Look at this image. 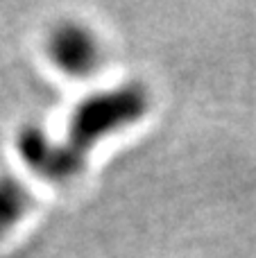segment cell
Listing matches in <instances>:
<instances>
[{
  "instance_id": "obj_1",
  "label": "cell",
  "mask_w": 256,
  "mask_h": 258,
  "mask_svg": "<svg viewBox=\"0 0 256 258\" xmlns=\"http://www.w3.org/2000/svg\"><path fill=\"white\" fill-rule=\"evenodd\" d=\"M148 107V91L141 84H122L118 89L91 95L73 111L63 145L80 163H86V154L100 138L143 118Z\"/></svg>"
},
{
  "instance_id": "obj_2",
  "label": "cell",
  "mask_w": 256,
  "mask_h": 258,
  "mask_svg": "<svg viewBox=\"0 0 256 258\" xmlns=\"http://www.w3.org/2000/svg\"><path fill=\"white\" fill-rule=\"evenodd\" d=\"M16 152L27 168L50 181H68L84 168L61 141H52L36 125H25L18 132Z\"/></svg>"
},
{
  "instance_id": "obj_3",
  "label": "cell",
  "mask_w": 256,
  "mask_h": 258,
  "mask_svg": "<svg viewBox=\"0 0 256 258\" xmlns=\"http://www.w3.org/2000/svg\"><path fill=\"white\" fill-rule=\"evenodd\" d=\"M48 54L59 71L75 77L89 75L100 61L98 41L80 23H59L48 36Z\"/></svg>"
},
{
  "instance_id": "obj_4",
  "label": "cell",
  "mask_w": 256,
  "mask_h": 258,
  "mask_svg": "<svg viewBox=\"0 0 256 258\" xmlns=\"http://www.w3.org/2000/svg\"><path fill=\"white\" fill-rule=\"evenodd\" d=\"M32 206V192L14 174H0V238L18 227Z\"/></svg>"
}]
</instances>
